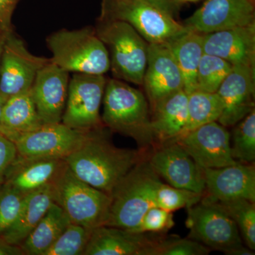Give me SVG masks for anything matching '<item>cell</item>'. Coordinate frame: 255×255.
<instances>
[{
	"mask_svg": "<svg viewBox=\"0 0 255 255\" xmlns=\"http://www.w3.org/2000/svg\"><path fill=\"white\" fill-rule=\"evenodd\" d=\"M68 72L51 60L37 73L31 89L38 117L43 124L60 123L66 105Z\"/></svg>",
	"mask_w": 255,
	"mask_h": 255,
	"instance_id": "cell-16",
	"label": "cell"
},
{
	"mask_svg": "<svg viewBox=\"0 0 255 255\" xmlns=\"http://www.w3.org/2000/svg\"><path fill=\"white\" fill-rule=\"evenodd\" d=\"M53 203V184L25 196L14 223L1 236L3 240L9 245L21 246Z\"/></svg>",
	"mask_w": 255,
	"mask_h": 255,
	"instance_id": "cell-23",
	"label": "cell"
},
{
	"mask_svg": "<svg viewBox=\"0 0 255 255\" xmlns=\"http://www.w3.org/2000/svg\"><path fill=\"white\" fill-rule=\"evenodd\" d=\"M174 226V216L172 212H169L157 206H153L144 214L138 226L132 232L161 234L167 233Z\"/></svg>",
	"mask_w": 255,
	"mask_h": 255,
	"instance_id": "cell-34",
	"label": "cell"
},
{
	"mask_svg": "<svg viewBox=\"0 0 255 255\" xmlns=\"http://www.w3.org/2000/svg\"><path fill=\"white\" fill-rule=\"evenodd\" d=\"M255 68L233 65L232 70L216 93L223 111L218 122L225 127L236 126L255 110Z\"/></svg>",
	"mask_w": 255,
	"mask_h": 255,
	"instance_id": "cell-17",
	"label": "cell"
},
{
	"mask_svg": "<svg viewBox=\"0 0 255 255\" xmlns=\"http://www.w3.org/2000/svg\"><path fill=\"white\" fill-rule=\"evenodd\" d=\"M71 223L64 210L53 203L21 245L25 254L43 255Z\"/></svg>",
	"mask_w": 255,
	"mask_h": 255,
	"instance_id": "cell-26",
	"label": "cell"
},
{
	"mask_svg": "<svg viewBox=\"0 0 255 255\" xmlns=\"http://www.w3.org/2000/svg\"><path fill=\"white\" fill-rule=\"evenodd\" d=\"M92 230L70 223L43 255H83Z\"/></svg>",
	"mask_w": 255,
	"mask_h": 255,
	"instance_id": "cell-31",
	"label": "cell"
},
{
	"mask_svg": "<svg viewBox=\"0 0 255 255\" xmlns=\"http://www.w3.org/2000/svg\"><path fill=\"white\" fill-rule=\"evenodd\" d=\"M17 156L14 142L0 132V180Z\"/></svg>",
	"mask_w": 255,
	"mask_h": 255,
	"instance_id": "cell-36",
	"label": "cell"
},
{
	"mask_svg": "<svg viewBox=\"0 0 255 255\" xmlns=\"http://www.w3.org/2000/svg\"><path fill=\"white\" fill-rule=\"evenodd\" d=\"M105 128L92 130L81 145L64 159L77 177L111 196L147 151L117 147L107 136Z\"/></svg>",
	"mask_w": 255,
	"mask_h": 255,
	"instance_id": "cell-1",
	"label": "cell"
},
{
	"mask_svg": "<svg viewBox=\"0 0 255 255\" xmlns=\"http://www.w3.org/2000/svg\"><path fill=\"white\" fill-rule=\"evenodd\" d=\"M6 99L4 98L2 95L0 94V119H1V112H2L3 107H4Z\"/></svg>",
	"mask_w": 255,
	"mask_h": 255,
	"instance_id": "cell-40",
	"label": "cell"
},
{
	"mask_svg": "<svg viewBox=\"0 0 255 255\" xmlns=\"http://www.w3.org/2000/svg\"><path fill=\"white\" fill-rule=\"evenodd\" d=\"M43 125L31 90L6 100L0 119V132L11 141L23 134L33 131Z\"/></svg>",
	"mask_w": 255,
	"mask_h": 255,
	"instance_id": "cell-24",
	"label": "cell"
},
{
	"mask_svg": "<svg viewBox=\"0 0 255 255\" xmlns=\"http://www.w3.org/2000/svg\"><path fill=\"white\" fill-rule=\"evenodd\" d=\"M180 1H199V0H180Z\"/></svg>",
	"mask_w": 255,
	"mask_h": 255,
	"instance_id": "cell-42",
	"label": "cell"
},
{
	"mask_svg": "<svg viewBox=\"0 0 255 255\" xmlns=\"http://www.w3.org/2000/svg\"><path fill=\"white\" fill-rule=\"evenodd\" d=\"M24 196L5 186L0 191V235L14 223L22 205Z\"/></svg>",
	"mask_w": 255,
	"mask_h": 255,
	"instance_id": "cell-35",
	"label": "cell"
},
{
	"mask_svg": "<svg viewBox=\"0 0 255 255\" xmlns=\"http://www.w3.org/2000/svg\"><path fill=\"white\" fill-rule=\"evenodd\" d=\"M203 195L204 194H198L162 183L156 191L155 205L169 212H174L183 208L188 209L197 204L202 199Z\"/></svg>",
	"mask_w": 255,
	"mask_h": 255,
	"instance_id": "cell-32",
	"label": "cell"
},
{
	"mask_svg": "<svg viewBox=\"0 0 255 255\" xmlns=\"http://www.w3.org/2000/svg\"><path fill=\"white\" fill-rule=\"evenodd\" d=\"M253 23L255 6L252 0H206L183 25L189 31L207 34Z\"/></svg>",
	"mask_w": 255,
	"mask_h": 255,
	"instance_id": "cell-14",
	"label": "cell"
},
{
	"mask_svg": "<svg viewBox=\"0 0 255 255\" xmlns=\"http://www.w3.org/2000/svg\"><path fill=\"white\" fill-rule=\"evenodd\" d=\"M162 183L147 159V152L114 189L105 226L132 232L144 214L156 206V191Z\"/></svg>",
	"mask_w": 255,
	"mask_h": 255,
	"instance_id": "cell-3",
	"label": "cell"
},
{
	"mask_svg": "<svg viewBox=\"0 0 255 255\" xmlns=\"http://www.w3.org/2000/svg\"><path fill=\"white\" fill-rule=\"evenodd\" d=\"M175 142L202 169L220 168L237 162L231 155V135L218 122L201 126Z\"/></svg>",
	"mask_w": 255,
	"mask_h": 255,
	"instance_id": "cell-13",
	"label": "cell"
},
{
	"mask_svg": "<svg viewBox=\"0 0 255 255\" xmlns=\"http://www.w3.org/2000/svg\"><path fill=\"white\" fill-rule=\"evenodd\" d=\"M142 86L150 110L159 101L183 90L182 73L167 43H149Z\"/></svg>",
	"mask_w": 255,
	"mask_h": 255,
	"instance_id": "cell-15",
	"label": "cell"
},
{
	"mask_svg": "<svg viewBox=\"0 0 255 255\" xmlns=\"http://www.w3.org/2000/svg\"><path fill=\"white\" fill-rule=\"evenodd\" d=\"M204 53L255 68V23L203 34Z\"/></svg>",
	"mask_w": 255,
	"mask_h": 255,
	"instance_id": "cell-20",
	"label": "cell"
},
{
	"mask_svg": "<svg viewBox=\"0 0 255 255\" xmlns=\"http://www.w3.org/2000/svg\"><path fill=\"white\" fill-rule=\"evenodd\" d=\"M211 251L204 245L189 238H161L155 255H207Z\"/></svg>",
	"mask_w": 255,
	"mask_h": 255,
	"instance_id": "cell-33",
	"label": "cell"
},
{
	"mask_svg": "<svg viewBox=\"0 0 255 255\" xmlns=\"http://www.w3.org/2000/svg\"><path fill=\"white\" fill-rule=\"evenodd\" d=\"M175 18L180 9V0H145Z\"/></svg>",
	"mask_w": 255,
	"mask_h": 255,
	"instance_id": "cell-37",
	"label": "cell"
},
{
	"mask_svg": "<svg viewBox=\"0 0 255 255\" xmlns=\"http://www.w3.org/2000/svg\"><path fill=\"white\" fill-rule=\"evenodd\" d=\"M46 43L52 63L68 73L105 75L110 70L108 51L95 28L61 30L48 36Z\"/></svg>",
	"mask_w": 255,
	"mask_h": 255,
	"instance_id": "cell-5",
	"label": "cell"
},
{
	"mask_svg": "<svg viewBox=\"0 0 255 255\" xmlns=\"http://www.w3.org/2000/svg\"><path fill=\"white\" fill-rule=\"evenodd\" d=\"M204 195L216 201L244 199L255 202L254 163L237 162L220 168L204 169Z\"/></svg>",
	"mask_w": 255,
	"mask_h": 255,
	"instance_id": "cell-18",
	"label": "cell"
},
{
	"mask_svg": "<svg viewBox=\"0 0 255 255\" xmlns=\"http://www.w3.org/2000/svg\"><path fill=\"white\" fill-rule=\"evenodd\" d=\"M187 209L188 238L226 255L243 244L237 226L217 201L203 195L199 202Z\"/></svg>",
	"mask_w": 255,
	"mask_h": 255,
	"instance_id": "cell-8",
	"label": "cell"
},
{
	"mask_svg": "<svg viewBox=\"0 0 255 255\" xmlns=\"http://www.w3.org/2000/svg\"><path fill=\"white\" fill-rule=\"evenodd\" d=\"M92 130L73 128L62 122L43 124L36 130L20 135L13 142L18 157L65 159L81 145Z\"/></svg>",
	"mask_w": 255,
	"mask_h": 255,
	"instance_id": "cell-10",
	"label": "cell"
},
{
	"mask_svg": "<svg viewBox=\"0 0 255 255\" xmlns=\"http://www.w3.org/2000/svg\"><path fill=\"white\" fill-rule=\"evenodd\" d=\"M102 123L112 131L132 137L140 150L155 145L147 97L140 90L117 79L107 80Z\"/></svg>",
	"mask_w": 255,
	"mask_h": 255,
	"instance_id": "cell-2",
	"label": "cell"
},
{
	"mask_svg": "<svg viewBox=\"0 0 255 255\" xmlns=\"http://www.w3.org/2000/svg\"><path fill=\"white\" fill-rule=\"evenodd\" d=\"M100 19L127 22L148 43H169L189 31L145 0H104Z\"/></svg>",
	"mask_w": 255,
	"mask_h": 255,
	"instance_id": "cell-7",
	"label": "cell"
},
{
	"mask_svg": "<svg viewBox=\"0 0 255 255\" xmlns=\"http://www.w3.org/2000/svg\"><path fill=\"white\" fill-rule=\"evenodd\" d=\"M187 94L184 90H179L150 109L151 128L155 145L175 141L182 135L187 123Z\"/></svg>",
	"mask_w": 255,
	"mask_h": 255,
	"instance_id": "cell-22",
	"label": "cell"
},
{
	"mask_svg": "<svg viewBox=\"0 0 255 255\" xmlns=\"http://www.w3.org/2000/svg\"><path fill=\"white\" fill-rule=\"evenodd\" d=\"M167 45L182 73L183 90L189 95L196 90L198 68L204 54L203 34L189 30Z\"/></svg>",
	"mask_w": 255,
	"mask_h": 255,
	"instance_id": "cell-25",
	"label": "cell"
},
{
	"mask_svg": "<svg viewBox=\"0 0 255 255\" xmlns=\"http://www.w3.org/2000/svg\"><path fill=\"white\" fill-rule=\"evenodd\" d=\"M54 202L71 223L93 230L105 226L112 196L79 179L68 165L53 184Z\"/></svg>",
	"mask_w": 255,
	"mask_h": 255,
	"instance_id": "cell-6",
	"label": "cell"
},
{
	"mask_svg": "<svg viewBox=\"0 0 255 255\" xmlns=\"http://www.w3.org/2000/svg\"><path fill=\"white\" fill-rule=\"evenodd\" d=\"M217 202L236 223L246 246L255 251V202L244 199Z\"/></svg>",
	"mask_w": 255,
	"mask_h": 255,
	"instance_id": "cell-28",
	"label": "cell"
},
{
	"mask_svg": "<svg viewBox=\"0 0 255 255\" xmlns=\"http://www.w3.org/2000/svg\"><path fill=\"white\" fill-rule=\"evenodd\" d=\"M222 111V102L216 92L198 90L191 92L188 95L187 123L181 136L201 126L218 122Z\"/></svg>",
	"mask_w": 255,
	"mask_h": 255,
	"instance_id": "cell-27",
	"label": "cell"
},
{
	"mask_svg": "<svg viewBox=\"0 0 255 255\" xmlns=\"http://www.w3.org/2000/svg\"><path fill=\"white\" fill-rule=\"evenodd\" d=\"M232 68L233 65L223 58L204 53L198 68L196 90L216 93Z\"/></svg>",
	"mask_w": 255,
	"mask_h": 255,
	"instance_id": "cell-30",
	"label": "cell"
},
{
	"mask_svg": "<svg viewBox=\"0 0 255 255\" xmlns=\"http://www.w3.org/2000/svg\"><path fill=\"white\" fill-rule=\"evenodd\" d=\"M231 143V155L236 162L254 163L255 159V110L236 124Z\"/></svg>",
	"mask_w": 255,
	"mask_h": 255,
	"instance_id": "cell-29",
	"label": "cell"
},
{
	"mask_svg": "<svg viewBox=\"0 0 255 255\" xmlns=\"http://www.w3.org/2000/svg\"><path fill=\"white\" fill-rule=\"evenodd\" d=\"M19 0H0V23L10 26V18Z\"/></svg>",
	"mask_w": 255,
	"mask_h": 255,
	"instance_id": "cell-38",
	"label": "cell"
},
{
	"mask_svg": "<svg viewBox=\"0 0 255 255\" xmlns=\"http://www.w3.org/2000/svg\"><path fill=\"white\" fill-rule=\"evenodd\" d=\"M95 30L108 51L114 78L142 86L149 43L122 21L100 19Z\"/></svg>",
	"mask_w": 255,
	"mask_h": 255,
	"instance_id": "cell-4",
	"label": "cell"
},
{
	"mask_svg": "<svg viewBox=\"0 0 255 255\" xmlns=\"http://www.w3.org/2000/svg\"><path fill=\"white\" fill-rule=\"evenodd\" d=\"M9 167L11 172L5 186L25 196L53 184L67 164L61 158H25L16 156Z\"/></svg>",
	"mask_w": 255,
	"mask_h": 255,
	"instance_id": "cell-21",
	"label": "cell"
},
{
	"mask_svg": "<svg viewBox=\"0 0 255 255\" xmlns=\"http://www.w3.org/2000/svg\"><path fill=\"white\" fill-rule=\"evenodd\" d=\"M107 82L104 75L75 74L69 81L62 123L82 130L105 127L100 110Z\"/></svg>",
	"mask_w": 255,
	"mask_h": 255,
	"instance_id": "cell-9",
	"label": "cell"
},
{
	"mask_svg": "<svg viewBox=\"0 0 255 255\" xmlns=\"http://www.w3.org/2000/svg\"><path fill=\"white\" fill-rule=\"evenodd\" d=\"M161 238L112 226L92 230L85 255H155Z\"/></svg>",
	"mask_w": 255,
	"mask_h": 255,
	"instance_id": "cell-19",
	"label": "cell"
},
{
	"mask_svg": "<svg viewBox=\"0 0 255 255\" xmlns=\"http://www.w3.org/2000/svg\"><path fill=\"white\" fill-rule=\"evenodd\" d=\"M147 152V159L159 177L169 185L198 194L205 191L204 169L177 142L159 144Z\"/></svg>",
	"mask_w": 255,
	"mask_h": 255,
	"instance_id": "cell-12",
	"label": "cell"
},
{
	"mask_svg": "<svg viewBox=\"0 0 255 255\" xmlns=\"http://www.w3.org/2000/svg\"><path fill=\"white\" fill-rule=\"evenodd\" d=\"M9 252L6 251L3 247L0 246V255H8L9 254Z\"/></svg>",
	"mask_w": 255,
	"mask_h": 255,
	"instance_id": "cell-41",
	"label": "cell"
},
{
	"mask_svg": "<svg viewBox=\"0 0 255 255\" xmlns=\"http://www.w3.org/2000/svg\"><path fill=\"white\" fill-rule=\"evenodd\" d=\"M50 61L31 54L23 41L10 31L0 63V94L7 100L29 91L40 69Z\"/></svg>",
	"mask_w": 255,
	"mask_h": 255,
	"instance_id": "cell-11",
	"label": "cell"
},
{
	"mask_svg": "<svg viewBox=\"0 0 255 255\" xmlns=\"http://www.w3.org/2000/svg\"><path fill=\"white\" fill-rule=\"evenodd\" d=\"M11 29L9 28V26L0 23V63H1V55L4 49L5 41Z\"/></svg>",
	"mask_w": 255,
	"mask_h": 255,
	"instance_id": "cell-39",
	"label": "cell"
}]
</instances>
